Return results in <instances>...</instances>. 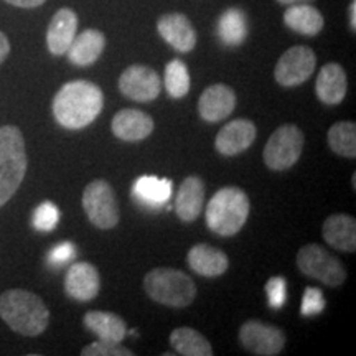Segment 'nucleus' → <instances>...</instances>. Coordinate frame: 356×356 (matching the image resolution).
Segmentation results:
<instances>
[{"instance_id":"nucleus-37","label":"nucleus","mask_w":356,"mask_h":356,"mask_svg":"<svg viewBox=\"0 0 356 356\" xmlns=\"http://www.w3.org/2000/svg\"><path fill=\"white\" fill-rule=\"evenodd\" d=\"M350 26H351V30L355 32V29H356V0H351V6H350Z\"/></svg>"},{"instance_id":"nucleus-19","label":"nucleus","mask_w":356,"mask_h":356,"mask_svg":"<svg viewBox=\"0 0 356 356\" xmlns=\"http://www.w3.org/2000/svg\"><path fill=\"white\" fill-rule=\"evenodd\" d=\"M346 88H348V81H346L343 66L338 63H328L320 70L317 83H315V91H317V97L323 104H340L346 96Z\"/></svg>"},{"instance_id":"nucleus-36","label":"nucleus","mask_w":356,"mask_h":356,"mask_svg":"<svg viewBox=\"0 0 356 356\" xmlns=\"http://www.w3.org/2000/svg\"><path fill=\"white\" fill-rule=\"evenodd\" d=\"M8 53H10V42H8V38L6 37V33L0 32V65L6 61V58L8 56Z\"/></svg>"},{"instance_id":"nucleus-24","label":"nucleus","mask_w":356,"mask_h":356,"mask_svg":"<svg viewBox=\"0 0 356 356\" xmlns=\"http://www.w3.org/2000/svg\"><path fill=\"white\" fill-rule=\"evenodd\" d=\"M284 24L293 32L305 37H315L323 30L325 20L318 8L312 7L310 3H296L289 6L284 13Z\"/></svg>"},{"instance_id":"nucleus-7","label":"nucleus","mask_w":356,"mask_h":356,"mask_svg":"<svg viewBox=\"0 0 356 356\" xmlns=\"http://www.w3.org/2000/svg\"><path fill=\"white\" fill-rule=\"evenodd\" d=\"M297 267L307 277L330 287L341 286L346 279V269L341 261L315 243L307 244L297 252Z\"/></svg>"},{"instance_id":"nucleus-14","label":"nucleus","mask_w":356,"mask_h":356,"mask_svg":"<svg viewBox=\"0 0 356 356\" xmlns=\"http://www.w3.org/2000/svg\"><path fill=\"white\" fill-rule=\"evenodd\" d=\"M65 291L71 299L79 302L92 300L101 291V277L89 262H74L65 277Z\"/></svg>"},{"instance_id":"nucleus-16","label":"nucleus","mask_w":356,"mask_h":356,"mask_svg":"<svg viewBox=\"0 0 356 356\" xmlns=\"http://www.w3.org/2000/svg\"><path fill=\"white\" fill-rule=\"evenodd\" d=\"M154 119L140 109H122L114 115L111 129L118 139L140 142L154 132Z\"/></svg>"},{"instance_id":"nucleus-25","label":"nucleus","mask_w":356,"mask_h":356,"mask_svg":"<svg viewBox=\"0 0 356 356\" xmlns=\"http://www.w3.org/2000/svg\"><path fill=\"white\" fill-rule=\"evenodd\" d=\"M134 198L137 203L150 208H160L172 197V181L159 177H140L134 184Z\"/></svg>"},{"instance_id":"nucleus-5","label":"nucleus","mask_w":356,"mask_h":356,"mask_svg":"<svg viewBox=\"0 0 356 356\" xmlns=\"http://www.w3.org/2000/svg\"><path fill=\"white\" fill-rule=\"evenodd\" d=\"M144 289L154 302L173 309H185L197 297V286L190 275L172 267L150 270L144 277Z\"/></svg>"},{"instance_id":"nucleus-23","label":"nucleus","mask_w":356,"mask_h":356,"mask_svg":"<svg viewBox=\"0 0 356 356\" xmlns=\"http://www.w3.org/2000/svg\"><path fill=\"white\" fill-rule=\"evenodd\" d=\"M83 323L89 332L95 333L97 340H108L121 343L124 338L127 337L126 322L119 315L111 314V312H88L83 317Z\"/></svg>"},{"instance_id":"nucleus-18","label":"nucleus","mask_w":356,"mask_h":356,"mask_svg":"<svg viewBox=\"0 0 356 356\" xmlns=\"http://www.w3.org/2000/svg\"><path fill=\"white\" fill-rule=\"evenodd\" d=\"M190 269L203 277H218L228 270L229 259L220 249L210 244H195L186 256Z\"/></svg>"},{"instance_id":"nucleus-31","label":"nucleus","mask_w":356,"mask_h":356,"mask_svg":"<svg viewBox=\"0 0 356 356\" xmlns=\"http://www.w3.org/2000/svg\"><path fill=\"white\" fill-rule=\"evenodd\" d=\"M83 356H134V351L124 348L121 343L108 340H97L95 343L84 346Z\"/></svg>"},{"instance_id":"nucleus-38","label":"nucleus","mask_w":356,"mask_h":356,"mask_svg":"<svg viewBox=\"0 0 356 356\" xmlns=\"http://www.w3.org/2000/svg\"><path fill=\"white\" fill-rule=\"evenodd\" d=\"M280 6H296V3H310L314 0H277Z\"/></svg>"},{"instance_id":"nucleus-28","label":"nucleus","mask_w":356,"mask_h":356,"mask_svg":"<svg viewBox=\"0 0 356 356\" xmlns=\"http://www.w3.org/2000/svg\"><path fill=\"white\" fill-rule=\"evenodd\" d=\"M328 145L337 155L356 157V124L351 121L335 122L328 131Z\"/></svg>"},{"instance_id":"nucleus-33","label":"nucleus","mask_w":356,"mask_h":356,"mask_svg":"<svg viewBox=\"0 0 356 356\" xmlns=\"http://www.w3.org/2000/svg\"><path fill=\"white\" fill-rule=\"evenodd\" d=\"M325 309L323 293L317 287H309L304 293V300H302V315L312 317V315H318Z\"/></svg>"},{"instance_id":"nucleus-1","label":"nucleus","mask_w":356,"mask_h":356,"mask_svg":"<svg viewBox=\"0 0 356 356\" xmlns=\"http://www.w3.org/2000/svg\"><path fill=\"white\" fill-rule=\"evenodd\" d=\"M104 106V95L95 83L78 79L60 88L53 99V115L61 127L83 129L96 121Z\"/></svg>"},{"instance_id":"nucleus-12","label":"nucleus","mask_w":356,"mask_h":356,"mask_svg":"<svg viewBox=\"0 0 356 356\" xmlns=\"http://www.w3.org/2000/svg\"><path fill=\"white\" fill-rule=\"evenodd\" d=\"M157 30L173 50L180 53H190L197 44V32L184 13H165L157 22Z\"/></svg>"},{"instance_id":"nucleus-15","label":"nucleus","mask_w":356,"mask_h":356,"mask_svg":"<svg viewBox=\"0 0 356 356\" xmlns=\"http://www.w3.org/2000/svg\"><path fill=\"white\" fill-rule=\"evenodd\" d=\"M236 108L234 91L226 84H211L198 101L200 118L207 122H220L231 115Z\"/></svg>"},{"instance_id":"nucleus-26","label":"nucleus","mask_w":356,"mask_h":356,"mask_svg":"<svg viewBox=\"0 0 356 356\" xmlns=\"http://www.w3.org/2000/svg\"><path fill=\"white\" fill-rule=\"evenodd\" d=\"M218 38L226 47H239L248 37L246 13L239 8H228L222 12L216 25Z\"/></svg>"},{"instance_id":"nucleus-11","label":"nucleus","mask_w":356,"mask_h":356,"mask_svg":"<svg viewBox=\"0 0 356 356\" xmlns=\"http://www.w3.org/2000/svg\"><path fill=\"white\" fill-rule=\"evenodd\" d=\"M119 89L129 99L149 102L157 99L162 91V79L157 71L144 65H132L119 78Z\"/></svg>"},{"instance_id":"nucleus-27","label":"nucleus","mask_w":356,"mask_h":356,"mask_svg":"<svg viewBox=\"0 0 356 356\" xmlns=\"http://www.w3.org/2000/svg\"><path fill=\"white\" fill-rule=\"evenodd\" d=\"M170 345L175 353L184 356H211L210 341L202 333L188 327L175 328L170 335Z\"/></svg>"},{"instance_id":"nucleus-4","label":"nucleus","mask_w":356,"mask_h":356,"mask_svg":"<svg viewBox=\"0 0 356 356\" xmlns=\"http://www.w3.org/2000/svg\"><path fill=\"white\" fill-rule=\"evenodd\" d=\"M29 159L25 140L15 126L0 127V207L10 200L24 181Z\"/></svg>"},{"instance_id":"nucleus-8","label":"nucleus","mask_w":356,"mask_h":356,"mask_svg":"<svg viewBox=\"0 0 356 356\" xmlns=\"http://www.w3.org/2000/svg\"><path fill=\"white\" fill-rule=\"evenodd\" d=\"M83 210L89 221L99 229H113L118 226L119 211L115 193L106 180L91 181L83 191Z\"/></svg>"},{"instance_id":"nucleus-29","label":"nucleus","mask_w":356,"mask_h":356,"mask_svg":"<svg viewBox=\"0 0 356 356\" xmlns=\"http://www.w3.org/2000/svg\"><path fill=\"white\" fill-rule=\"evenodd\" d=\"M165 89L173 99H180L188 95L190 73L181 60H172L165 66Z\"/></svg>"},{"instance_id":"nucleus-3","label":"nucleus","mask_w":356,"mask_h":356,"mask_svg":"<svg viewBox=\"0 0 356 356\" xmlns=\"http://www.w3.org/2000/svg\"><path fill=\"white\" fill-rule=\"evenodd\" d=\"M207 225L218 236H234L243 229L249 216V198L238 186L218 190L207 204Z\"/></svg>"},{"instance_id":"nucleus-13","label":"nucleus","mask_w":356,"mask_h":356,"mask_svg":"<svg viewBox=\"0 0 356 356\" xmlns=\"http://www.w3.org/2000/svg\"><path fill=\"white\" fill-rule=\"evenodd\" d=\"M256 126L249 119H234L222 126L215 139V147L221 155L233 157L248 150L256 140Z\"/></svg>"},{"instance_id":"nucleus-35","label":"nucleus","mask_w":356,"mask_h":356,"mask_svg":"<svg viewBox=\"0 0 356 356\" xmlns=\"http://www.w3.org/2000/svg\"><path fill=\"white\" fill-rule=\"evenodd\" d=\"M3 2L10 3V6L20 7V8H35L43 6L47 0H3Z\"/></svg>"},{"instance_id":"nucleus-20","label":"nucleus","mask_w":356,"mask_h":356,"mask_svg":"<svg viewBox=\"0 0 356 356\" xmlns=\"http://www.w3.org/2000/svg\"><path fill=\"white\" fill-rule=\"evenodd\" d=\"M322 236L325 241L338 251H356V221L353 216L345 213L328 216L322 226Z\"/></svg>"},{"instance_id":"nucleus-2","label":"nucleus","mask_w":356,"mask_h":356,"mask_svg":"<svg viewBox=\"0 0 356 356\" xmlns=\"http://www.w3.org/2000/svg\"><path fill=\"white\" fill-rule=\"evenodd\" d=\"M0 317L15 333L37 337L47 330L50 312L37 293L10 289L0 296Z\"/></svg>"},{"instance_id":"nucleus-21","label":"nucleus","mask_w":356,"mask_h":356,"mask_svg":"<svg viewBox=\"0 0 356 356\" xmlns=\"http://www.w3.org/2000/svg\"><path fill=\"white\" fill-rule=\"evenodd\" d=\"M204 204V184L197 175H190L178 188L175 200V211L178 218L185 222L195 221L202 215Z\"/></svg>"},{"instance_id":"nucleus-32","label":"nucleus","mask_w":356,"mask_h":356,"mask_svg":"<svg viewBox=\"0 0 356 356\" xmlns=\"http://www.w3.org/2000/svg\"><path fill=\"white\" fill-rule=\"evenodd\" d=\"M266 292H267V300L273 309L279 310L282 309L287 299V282L284 277H273L267 280L266 284Z\"/></svg>"},{"instance_id":"nucleus-10","label":"nucleus","mask_w":356,"mask_h":356,"mask_svg":"<svg viewBox=\"0 0 356 356\" xmlns=\"http://www.w3.org/2000/svg\"><path fill=\"white\" fill-rule=\"evenodd\" d=\"M239 341L249 353L259 356H275L286 346V335L274 325L259 320H248L239 328Z\"/></svg>"},{"instance_id":"nucleus-22","label":"nucleus","mask_w":356,"mask_h":356,"mask_svg":"<svg viewBox=\"0 0 356 356\" xmlns=\"http://www.w3.org/2000/svg\"><path fill=\"white\" fill-rule=\"evenodd\" d=\"M106 47V37L99 30L88 29L79 33L71 42L68 51V60L76 66H89L99 60Z\"/></svg>"},{"instance_id":"nucleus-34","label":"nucleus","mask_w":356,"mask_h":356,"mask_svg":"<svg viewBox=\"0 0 356 356\" xmlns=\"http://www.w3.org/2000/svg\"><path fill=\"white\" fill-rule=\"evenodd\" d=\"M76 256V249L73 243H60L48 252V262L51 266H63Z\"/></svg>"},{"instance_id":"nucleus-30","label":"nucleus","mask_w":356,"mask_h":356,"mask_svg":"<svg viewBox=\"0 0 356 356\" xmlns=\"http://www.w3.org/2000/svg\"><path fill=\"white\" fill-rule=\"evenodd\" d=\"M58 222H60V210H58L56 204L51 202L40 203L33 213V228L37 231L48 233V231H53L56 228Z\"/></svg>"},{"instance_id":"nucleus-17","label":"nucleus","mask_w":356,"mask_h":356,"mask_svg":"<svg viewBox=\"0 0 356 356\" xmlns=\"http://www.w3.org/2000/svg\"><path fill=\"white\" fill-rule=\"evenodd\" d=\"M78 15L71 8H60L48 25L47 47L51 55H66L71 42L76 37Z\"/></svg>"},{"instance_id":"nucleus-6","label":"nucleus","mask_w":356,"mask_h":356,"mask_svg":"<svg viewBox=\"0 0 356 356\" xmlns=\"http://www.w3.org/2000/svg\"><path fill=\"white\" fill-rule=\"evenodd\" d=\"M305 137L304 132L293 124H284L275 129L264 147V163L274 172L287 170L299 162L304 150Z\"/></svg>"},{"instance_id":"nucleus-9","label":"nucleus","mask_w":356,"mask_h":356,"mask_svg":"<svg viewBox=\"0 0 356 356\" xmlns=\"http://www.w3.org/2000/svg\"><path fill=\"white\" fill-rule=\"evenodd\" d=\"M315 65H317V56L314 50L305 44H297V47L289 48L279 58L274 70V78L284 88L299 86L312 76Z\"/></svg>"}]
</instances>
